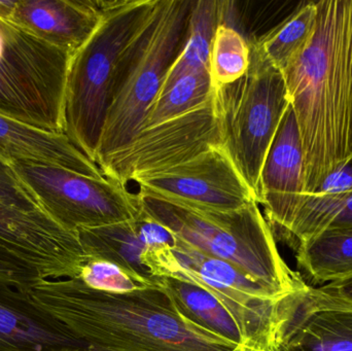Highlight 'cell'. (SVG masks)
I'll return each instance as SVG.
<instances>
[{
  "label": "cell",
  "mask_w": 352,
  "mask_h": 351,
  "mask_svg": "<svg viewBox=\"0 0 352 351\" xmlns=\"http://www.w3.org/2000/svg\"><path fill=\"white\" fill-rule=\"evenodd\" d=\"M316 8L311 43L283 71L303 146L305 195L352 158V0Z\"/></svg>",
  "instance_id": "cell-1"
},
{
  "label": "cell",
  "mask_w": 352,
  "mask_h": 351,
  "mask_svg": "<svg viewBox=\"0 0 352 351\" xmlns=\"http://www.w3.org/2000/svg\"><path fill=\"white\" fill-rule=\"evenodd\" d=\"M34 300L97 351H236L180 311L162 288L111 293L74 280H43Z\"/></svg>",
  "instance_id": "cell-2"
},
{
  "label": "cell",
  "mask_w": 352,
  "mask_h": 351,
  "mask_svg": "<svg viewBox=\"0 0 352 351\" xmlns=\"http://www.w3.org/2000/svg\"><path fill=\"white\" fill-rule=\"evenodd\" d=\"M144 216L195 251L231 264L281 297L309 288L285 263L276 239L254 201L232 212H205L138 193Z\"/></svg>",
  "instance_id": "cell-3"
},
{
  "label": "cell",
  "mask_w": 352,
  "mask_h": 351,
  "mask_svg": "<svg viewBox=\"0 0 352 351\" xmlns=\"http://www.w3.org/2000/svg\"><path fill=\"white\" fill-rule=\"evenodd\" d=\"M158 3L159 0H102L98 27L72 56L64 94V134L93 162L96 163L118 64L152 20Z\"/></svg>",
  "instance_id": "cell-4"
},
{
  "label": "cell",
  "mask_w": 352,
  "mask_h": 351,
  "mask_svg": "<svg viewBox=\"0 0 352 351\" xmlns=\"http://www.w3.org/2000/svg\"><path fill=\"white\" fill-rule=\"evenodd\" d=\"M192 3L159 0L152 20L124 52L113 78L96 163L140 131L186 43Z\"/></svg>",
  "instance_id": "cell-5"
},
{
  "label": "cell",
  "mask_w": 352,
  "mask_h": 351,
  "mask_svg": "<svg viewBox=\"0 0 352 351\" xmlns=\"http://www.w3.org/2000/svg\"><path fill=\"white\" fill-rule=\"evenodd\" d=\"M142 262L153 278L177 280L212 295L237 321L245 340L244 351L280 350L296 294L278 296L231 264L176 239L173 245L146 247Z\"/></svg>",
  "instance_id": "cell-6"
},
{
  "label": "cell",
  "mask_w": 352,
  "mask_h": 351,
  "mask_svg": "<svg viewBox=\"0 0 352 351\" xmlns=\"http://www.w3.org/2000/svg\"><path fill=\"white\" fill-rule=\"evenodd\" d=\"M72 55L0 20V115L64 133L63 105Z\"/></svg>",
  "instance_id": "cell-7"
},
{
  "label": "cell",
  "mask_w": 352,
  "mask_h": 351,
  "mask_svg": "<svg viewBox=\"0 0 352 351\" xmlns=\"http://www.w3.org/2000/svg\"><path fill=\"white\" fill-rule=\"evenodd\" d=\"M248 43V72L234 84L217 90L225 117L228 150L256 196L265 159L291 100L283 71L252 39Z\"/></svg>",
  "instance_id": "cell-8"
},
{
  "label": "cell",
  "mask_w": 352,
  "mask_h": 351,
  "mask_svg": "<svg viewBox=\"0 0 352 351\" xmlns=\"http://www.w3.org/2000/svg\"><path fill=\"white\" fill-rule=\"evenodd\" d=\"M14 172L41 210L69 232L135 220L136 194L109 177L96 179L36 161H12Z\"/></svg>",
  "instance_id": "cell-9"
},
{
  "label": "cell",
  "mask_w": 352,
  "mask_h": 351,
  "mask_svg": "<svg viewBox=\"0 0 352 351\" xmlns=\"http://www.w3.org/2000/svg\"><path fill=\"white\" fill-rule=\"evenodd\" d=\"M219 146H227V134L221 99L214 89L200 106L140 130L128 144L97 164L105 177L127 187L135 177L173 168Z\"/></svg>",
  "instance_id": "cell-10"
},
{
  "label": "cell",
  "mask_w": 352,
  "mask_h": 351,
  "mask_svg": "<svg viewBox=\"0 0 352 351\" xmlns=\"http://www.w3.org/2000/svg\"><path fill=\"white\" fill-rule=\"evenodd\" d=\"M138 193L205 212H232L256 201L227 146L207 150L184 164L133 179Z\"/></svg>",
  "instance_id": "cell-11"
},
{
  "label": "cell",
  "mask_w": 352,
  "mask_h": 351,
  "mask_svg": "<svg viewBox=\"0 0 352 351\" xmlns=\"http://www.w3.org/2000/svg\"><path fill=\"white\" fill-rule=\"evenodd\" d=\"M0 245L45 280L78 278L90 262L76 233L43 212H24L3 202H0Z\"/></svg>",
  "instance_id": "cell-12"
},
{
  "label": "cell",
  "mask_w": 352,
  "mask_h": 351,
  "mask_svg": "<svg viewBox=\"0 0 352 351\" xmlns=\"http://www.w3.org/2000/svg\"><path fill=\"white\" fill-rule=\"evenodd\" d=\"M303 146L291 105L265 159L256 193L275 239L289 228L303 202Z\"/></svg>",
  "instance_id": "cell-13"
},
{
  "label": "cell",
  "mask_w": 352,
  "mask_h": 351,
  "mask_svg": "<svg viewBox=\"0 0 352 351\" xmlns=\"http://www.w3.org/2000/svg\"><path fill=\"white\" fill-rule=\"evenodd\" d=\"M88 348L33 298L0 280V351H64Z\"/></svg>",
  "instance_id": "cell-14"
},
{
  "label": "cell",
  "mask_w": 352,
  "mask_h": 351,
  "mask_svg": "<svg viewBox=\"0 0 352 351\" xmlns=\"http://www.w3.org/2000/svg\"><path fill=\"white\" fill-rule=\"evenodd\" d=\"M100 20V1L19 0L10 23L72 56Z\"/></svg>",
  "instance_id": "cell-15"
},
{
  "label": "cell",
  "mask_w": 352,
  "mask_h": 351,
  "mask_svg": "<svg viewBox=\"0 0 352 351\" xmlns=\"http://www.w3.org/2000/svg\"><path fill=\"white\" fill-rule=\"evenodd\" d=\"M308 290L294 298L279 351H352V309L320 304Z\"/></svg>",
  "instance_id": "cell-16"
},
{
  "label": "cell",
  "mask_w": 352,
  "mask_h": 351,
  "mask_svg": "<svg viewBox=\"0 0 352 351\" xmlns=\"http://www.w3.org/2000/svg\"><path fill=\"white\" fill-rule=\"evenodd\" d=\"M0 157L10 162L36 161L96 179L107 177L65 134L43 131L3 115H0Z\"/></svg>",
  "instance_id": "cell-17"
},
{
  "label": "cell",
  "mask_w": 352,
  "mask_h": 351,
  "mask_svg": "<svg viewBox=\"0 0 352 351\" xmlns=\"http://www.w3.org/2000/svg\"><path fill=\"white\" fill-rule=\"evenodd\" d=\"M142 224L144 216L142 214L135 220L82 229L76 234L90 261L115 264L146 286L159 288L156 278H153L142 265V256L146 247Z\"/></svg>",
  "instance_id": "cell-18"
},
{
  "label": "cell",
  "mask_w": 352,
  "mask_h": 351,
  "mask_svg": "<svg viewBox=\"0 0 352 351\" xmlns=\"http://www.w3.org/2000/svg\"><path fill=\"white\" fill-rule=\"evenodd\" d=\"M229 5L230 2L217 0L194 1L186 43L169 69L159 95L168 91L180 78L209 69L213 38L217 27L225 22Z\"/></svg>",
  "instance_id": "cell-19"
},
{
  "label": "cell",
  "mask_w": 352,
  "mask_h": 351,
  "mask_svg": "<svg viewBox=\"0 0 352 351\" xmlns=\"http://www.w3.org/2000/svg\"><path fill=\"white\" fill-rule=\"evenodd\" d=\"M294 251L300 275L314 286L352 276V229L324 231L302 241Z\"/></svg>",
  "instance_id": "cell-20"
},
{
  "label": "cell",
  "mask_w": 352,
  "mask_h": 351,
  "mask_svg": "<svg viewBox=\"0 0 352 351\" xmlns=\"http://www.w3.org/2000/svg\"><path fill=\"white\" fill-rule=\"evenodd\" d=\"M156 280L159 286L171 297L188 319L235 344L236 351L245 350V340L237 321L212 295L173 278Z\"/></svg>",
  "instance_id": "cell-21"
},
{
  "label": "cell",
  "mask_w": 352,
  "mask_h": 351,
  "mask_svg": "<svg viewBox=\"0 0 352 351\" xmlns=\"http://www.w3.org/2000/svg\"><path fill=\"white\" fill-rule=\"evenodd\" d=\"M316 23V1H301L278 24L252 41L275 67L285 71L311 43Z\"/></svg>",
  "instance_id": "cell-22"
},
{
  "label": "cell",
  "mask_w": 352,
  "mask_h": 351,
  "mask_svg": "<svg viewBox=\"0 0 352 351\" xmlns=\"http://www.w3.org/2000/svg\"><path fill=\"white\" fill-rule=\"evenodd\" d=\"M352 229V194L344 196H304L289 228L277 238L295 249L327 230Z\"/></svg>",
  "instance_id": "cell-23"
},
{
  "label": "cell",
  "mask_w": 352,
  "mask_h": 351,
  "mask_svg": "<svg viewBox=\"0 0 352 351\" xmlns=\"http://www.w3.org/2000/svg\"><path fill=\"white\" fill-rule=\"evenodd\" d=\"M213 91L209 69L200 70L180 78L168 91L157 97L140 130L164 123L197 109L208 100Z\"/></svg>",
  "instance_id": "cell-24"
},
{
  "label": "cell",
  "mask_w": 352,
  "mask_h": 351,
  "mask_svg": "<svg viewBox=\"0 0 352 351\" xmlns=\"http://www.w3.org/2000/svg\"><path fill=\"white\" fill-rule=\"evenodd\" d=\"M250 43L227 23L217 27L211 47L209 73L214 89L234 84L248 72Z\"/></svg>",
  "instance_id": "cell-25"
},
{
  "label": "cell",
  "mask_w": 352,
  "mask_h": 351,
  "mask_svg": "<svg viewBox=\"0 0 352 351\" xmlns=\"http://www.w3.org/2000/svg\"><path fill=\"white\" fill-rule=\"evenodd\" d=\"M78 280L90 288L120 294L154 288L136 280L123 268L105 261L88 262Z\"/></svg>",
  "instance_id": "cell-26"
},
{
  "label": "cell",
  "mask_w": 352,
  "mask_h": 351,
  "mask_svg": "<svg viewBox=\"0 0 352 351\" xmlns=\"http://www.w3.org/2000/svg\"><path fill=\"white\" fill-rule=\"evenodd\" d=\"M0 202L24 212H43L34 196L25 187L24 183L20 181L18 175L14 172L12 163L1 157H0Z\"/></svg>",
  "instance_id": "cell-27"
},
{
  "label": "cell",
  "mask_w": 352,
  "mask_h": 351,
  "mask_svg": "<svg viewBox=\"0 0 352 351\" xmlns=\"http://www.w3.org/2000/svg\"><path fill=\"white\" fill-rule=\"evenodd\" d=\"M43 280L36 269L0 245V280L31 292Z\"/></svg>",
  "instance_id": "cell-28"
},
{
  "label": "cell",
  "mask_w": 352,
  "mask_h": 351,
  "mask_svg": "<svg viewBox=\"0 0 352 351\" xmlns=\"http://www.w3.org/2000/svg\"><path fill=\"white\" fill-rule=\"evenodd\" d=\"M308 295L320 304L352 309V276L318 288L309 286Z\"/></svg>",
  "instance_id": "cell-29"
},
{
  "label": "cell",
  "mask_w": 352,
  "mask_h": 351,
  "mask_svg": "<svg viewBox=\"0 0 352 351\" xmlns=\"http://www.w3.org/2000/svg\"><path fill=\"white\" fill-rule=\"evenodd\" d=\"M349 194H352V158L329 175L310 195L344 196Z\"/></svg>",
  "instance_id": "cell-30"
},
{
  "label": "cell",
  "mask_w": 352,
  "mask_h": 351,
  "mask_svg": "<svg viewBox=\"0 0 352 351\" xmlns=\"http://www.w3.org/2000/svg\"><path fill=\"white\" fill-rule=\"evenodd\" d=\"M19 0H0V20L10 22Z\"/></svg>",
  "instance_id": "cell-31"
},
{
  "label": "cell",
  "mask_w": 352,
  "mask_h": 351,
  "mask_svg": "<svg viewBox=\"0 0 352 351\" xmlns=\"http://www.w3.org/2000/svg\"><path fill=\"white\" fill-rule=\"evenodd\" d=\"M64 351H97V350H91V348H80V350H64Z\"/></svg>",
  "instance_id": "cell-32"
}]
</instances>
